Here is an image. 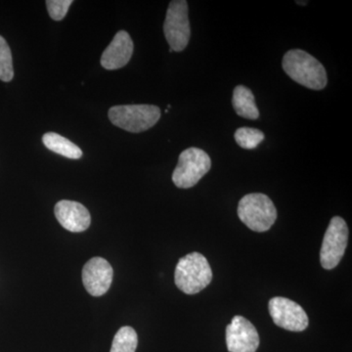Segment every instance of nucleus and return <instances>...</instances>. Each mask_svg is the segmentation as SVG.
Returning a JSON list of instances; mask_svg holds the SVG:
<instances>
[{
    "label": "nucleus",
    "instance_id": "nucleus-1",
    "mask_svg": "<svg viewBox=\"0 0 352 352\" xmlns=\"http://www.w3.org/2000/svg\"><path fill=\"white\" fill-rule=\"evenodd\" d=\"M282 66L287 74L298 85L312 90L327 87L325 67L316 58L302 50H292L284 55Z\"/></svg>",
    "mask_w": 352,
    "mask_h": 352
},
{
    "label": "nucleus",
    "instance_id": "nucleus-4",
    "mask_svg": "<svg viewBox=\"0 0 352 352\" xmlns=\"http://www.w3.org/2000/svg\"><path fill=\"white\" fill-rule=\"evenodd\" d=\"M109 119L113 126L129 132L139 133L151 129L161 119V110L155 105H120L109 110Z\"/></svg>",
    "mask_w": 352,
    "mask_h": 352
},
{
    "label": "nucleus",
    "instance_id": "nucleus-2",
    "mask_svg": "<svg viewBox=\"0 0 352 352\" xmlns=\"http://www.w3.org/2000/svg\"><path fill=\"white\" fill-rule=\"evenodd\" d=\"M212 280V268L208 259L200 252H191L178 261L175 282L176 287L186 295L200 293Z\"/></svg>",
    "mask_w": 352,
    "mask_h": 352
},
{
    "label": "nucleus",
    "instance_id": "nucleus-8",
    "mask_svg": "<svg viewBox=\"0 0 352 352\" xmlns=\"http://www.w3.org/2000/svg\"><path fill=\"white\" fill-rule=\"evenodd\" d=\"M270 314L278 327L292 332H302L308 326V316L298 303L282 296L271 298Z\"/></svg>",
    "mask_w": 352,
    "mask_h": 352
},
{
    "label": "nucleus",
    "instance_id": "nucleus-14",
    "mask_svg": "<svg viewBox=\"0 0 352 352\" xmlns=\"http://www.w3.org/2000/svg\"><path fill=\"white\" fill-rule=\"evenodd\" d=\"M43 142L50 151L68 157V159L78 160L82 157V151L80 148L71 142L69 139L65 138L55 132H48V133L44 134Z\"/></svg>",
    "mask_w": 352,
    "mask_h": 352
},
{
    "label": "nucleus",
    "instance_id": "nucleus-11",
    "mask_svg": "<svg viewBox=\"0 0 352 352\" xmlns=\"http://www.w3.org/2000/svg\"><path fill=\"white\" fill-rule=\"evenodd\" d=\"M54 212L59 223L71 232H83L91 223V217L87 208L78 201H58Z\"/></svg>",
    "mask_w": 352,
    "mask_h": 352
},
{
    "label": "nucleus",
    "instance_id": "nucleus-15",
    "mask_svg": "<svg viewBox=\"0 0 352 352\" xmlns=\"http://www.w3.org/2000/svg\"><path fill=\"white\" fill-rule=\"evenodd\" d=\"M138 346V337L135 330L124 326L116 333L110 352H135Z\"/></svg>",
    "mask_w": 352,
    "mask_h": 352
},
{
    "label": "nucleus",
    "instance_id": "nucleus-17",
    "mask_svg": "<svg viewBox=\"0 0 352 352\" xmlns=\"http://www.w3.org/2000/svg\"><path fill=\"white\" fill-rule=\"evenodd\" d=\"M14 76L12 54L4 38L0 36V80L11 82Z\"/></svg>",
    "mask_w": 352,
    "mask_h": 352
},
{
    "label": "nucleus",
    "instance_id": "nucleus-9",
    "mask_svg": "<svg viewBox=\"0 0 352 352\" xmlns=\"http://www.w3.org/2000/svg\"><path fill=\"white\" fill-rule=\"evenodd\" d=\"M226 346L229 352H256L259 336L256 327L243 316H235L226 327Z\"/></svg>",
    "mask_w": 352,
    "mask_h": 352
},
{
    "label": "nucleus",
    "instance_id": "nucleus-7",
    "mask_svg": "<svg viewBox=\"0 0 352 352\" xmlns=\"http://www.w3.org/2000/svg\"><path fill=\"white\" fill-rule=\"evenodd\" d=\"M349 242V227L344 219H331L324 236L320 251V263L324 270H333L344 256Z\"/></svg>",
    "mask_w": 352,
    "mask_h": 352
},
{
    "label": "nucleus",
    "instance_id": "nucleus-10",
    "mask_svg": "<svg viewBox=\"0 0 352 352\" xmlns=\"http://www.w3.org/2000/svg\"><path fill=\"white\" fill-rule=\"evenodd\" d=\"M113 271L105 258H94L88 261L82 270V283L89 295H105L113 282Z\"/></svg>",
    "mask_w": 352,
    "mask_h": 352
},
{
    "label": "nucleus",
    "instance_id": "nucleus-18",
    "mask_svg": "<svg viewBox=\"0 0 352 352\" xmlns=\"http://www.w3.org/2000/svg\"><path fill=\"white\" fill-rule=\"evenodd\" d=\"M72 3V0H47L46 7L53 20L61 21L66 17Z\"/></svg>",
    "mask_w": 352,
    "mask_h": 352
},
{
    "label": "nucleus",
    "instance_id": "nucleus-5",
    "mask_svg": "<svg viewBox=\"0 0 352 352\" xmlns=\"http://www.w3.org/2000/svg\"><path fill=\"white\" fill-rule=\"evenodd\" d=\"M210 168L212 161L208 153L200 148H188L178 157L177 166L173 173V182L178 188H191L207 175Z\"/></svg>",
    "mask_w": 352,
    "mask_h": 352
},
{
    "label": "nucleus",
    "instance_id": "nucleus-16",
    "mask_svg": "<svg viewBox=\"0 0 352 352\" xmlns=\"http://www.w3.org/2000/svg\"><path fill=\"white\" fill-rule=\"evenodd\" d=\"M236 142L241 148L252 150L258 147L264 140V133L258 129L251 127H240L234 134Z\"/></svg>",
    "mask_w": 352,
    "mask_h": 352
},
{
    "label": "nucleus",
    "instance_id": "nucleus-13",
    "mask_svg": "<svg viewBox=\"0 0 352 352\" xmlns=\"http://www.w3.org/2000/svg\"><path fill=\"white\" fill-rule=\"evenodd\" d=\"M232 105L236 113L247 120H258L259 111L256 107L254 95L250 88L238 85L233 91Z\"/></svg>",
    "mask_w": 352,
    "mask_h": 352
},
{
    "label": "nucleus",
    "instance_id": "nucleus-12",
    "mask_svg": "<svg viewBox=\"0 0 352 352\" xmlns=\"http://www.w3.org/2000/svg\"><path fill=\"white\" fill-rule=\"evenodd\" d=\"M133 50V41L129 32L126 31L117 32L115 38L102 54V67L106 69L124 68L131 61Z\"/></svg>",
    "mask_w": 352,
    "mask_h": 352
},
{
    "label": "nucleus",
    "instance_id": "nucleus-6",
    "mask_svg": "<svg viewBox=\"0 0 352 352\" xmlns=\"http://www.w3.org/2000/svg\"><path fill=\"white\" fill-rule=\"evenodd\" d=\"M188 2L186 0H173L166 11L164 32L170 50L182 52L188 45L191 28L188 17Z\"/></svg>",
    "mask_w": 352,
    "mask_h": 352
},
{
    "label": "nucleus",
    "instance_id": "nucleus-3",
    "mask_svg": "<svg viewBox=\"0 0 352 352\" xmlns=\"http://www.w3.org/2000/svg\"><path fill=\"white\" fill-rule=\"evenodd\" d=\"M238 217L254 232H266L276 221L277 210L265 194H248L239 201Z\"/></svg>",
    "mask_w": 352,
    "mask_h": 352
}]
</instances>
